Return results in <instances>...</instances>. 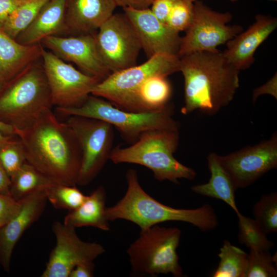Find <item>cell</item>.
<instances>
[{
  "label": "cell",
  "instance_id": "b9f144b4",
  "mask_svg": "<svg viewBox=\"0 0 277 277\" xmlns=\"http://www.w3.org/2000/svg\"><path fill=\"white\" fill-rule=\"evenodd\" d=\"M13 136L16 135H7L0 132V147L15 140Z\"/></svg>",
  "mask_w": 277,
  "mask_h": 277
},
{
  "label": "cell",
  "instance_id": "603a6c76",
  "mask_svg": "<svg viewBox=\"0 0 277 277\" xmlns=\"http://www.w3.org/2000/svg\"><path fill=\"white\" fill-rule=\"evenodd\" d=\"M106 192L100 186L92 191L75 210L69 211L63 223L73 228L91 226L108 231L110 226L106 215Z\"/></svg>",
  "mask_w": 277,
  "mask_h": 277
},
{
  "label": "cell",
  "instance_id": "277c9868",
  "mask_svg": "<svg viewBox=\"0 0 277 277\" xmlns=\"http://www.w3.org/2000/svg\"><path fill=\"white\" fill-rule=\"evenodd\" d=\"M179 142V131H147L130 146L112 148L109 160L116 164L130 163L144 166L152 171L157 181L167 180L179 184V179L192 181L196 175L193 169L182 164L174 157Z\"/></svg>",
  "mask_w": 277,
  "mask_h": 277
},
{
  "label": "cell",
  "instance_id": "44dd1931",
  "mask_svg": "<svg viewBox=\"0 0 277 277\" xmlns=\"http://www.w3.org/2000/svg\"><path fill=\"white\" fill-rule=\"evenodd\" d=\"M66 3V0H49L15 40L23 45H31L41 43L47 36L64 33Z\"/></svg>",
  "mask_w": 277,
  "mask_h": 277
},
{
  "label": "cell",
  "instance_id": "7bdbcfd3",
  "mask_svg": "<svg viewBox=\"0 0 277 277\" xmlns=\"http://www.w3.org/2000/svg\"><path fill=\"white\" fill-rule=\"evenodd\" d=\"M4 86V85L3 84V83L2 82V81L0 80V94L3 89Z\"/></svg>",
  "mask_w": 277,
  "mask_h": 277
},
{
  "label": "cell",
  "instance_id": "5bb4252c",
  "mask_svg": "<svg viewBox=\"0 0 277 277\" xmlns=\"http://www.w3.org/2000/svg\"><path fill=\"white\" fill-rule=\"evenodd\" d=\"M52 230L56 245L51 251L42 277H69L77 264L93 262L105 252L100 244L82 241L75 228L63 223L55 221Z\"/></svg>",
  "mask_w": 277,
  "mask_h": 277
},
{
  "label": "cell",
  "instance_id": "d590c367",
  "mask_svg": "<svg viewBox=\"0 0 277 277\" xmlns=\"http://www.w3.org/2000/svg\"><path fill=\"white\" fill-rule=\"evenodd\" d=\"M25 0H0V29L10 14Z\"/></svg>",
  "mask_w": 277,
  "mask_h": 277
},
{
  "label": "cell",
  "instance_id": "f35d334b",
  "mask_svg": "<svg viewBox=\"0 0 277 277\" xmlns=\"http://www.w3.org/2000/svg\"><path fill=\"white\" fill-rule=\"evenodd\" d=\"M154 0H114L117 7L143 9L149 8Z\"/></svg>",
  "mask_w": 277,
  "mask_h": 277
},
{
  "label": "cell",
  "instance_id": "e575fe53",
  "mask_svg": "<svg viewBox=\"0 0 277 277\" xmlns=\"http://www.w3.org/2000/svg\"><path fill=\"white\" fill-rule=\"evenodd\" d=\"M177 0H154L150 9L155 16L166 24L169 14Z\"/></svg>",
  "mask_w": 277,
  "mask_h": 277
},
{
  "label": "cell",
  "instance_id": "ab89813d",
  "mask_svg": "<svg viewBox=\"0 0 277 277\" xmlns=\"http://www.w3.org/2000/svg\"><path fill=\"white\" fill-rule=\"evenodd\" d=\"M11 179L0 162V193L10 195Z\"/></svg>",
  "mask_w": 277,
  "mask_h": 277
},
{
  "label": "cell",
  "instance_id": "8992f818",
  "mask_svg": "<svg viewBox=\"0 0 277 277\" xmlns=\"http://www.w3.org/2000/svg\"><path fill=\"white\" fill-rule=\"evenodd\" d=\"M62 115L81 116L106 122L114 127L122 138L131 144L144 132L152 130L179 131L180 125L172 117L173 109L168 104L154 112H135L121 109L108 101L90 94L84 104L75 108L56 107Z\"/></svg>",
  "mask_w": 277,
  "mask_h": 277
},
{
  "label": "cell",
  "instance_id": "4dcf8cb0",
  "mask_svg": "<svg viewBox=\"0 0 277 277\" xmlns=\"http://www.w3.org/2000/svg\"><path fill=\"white\" fill-rule=\"evenodd\" d=\"M245 277H276V253L272 255L270 250L249 248Z\"/></svg>",
  "mask_w": 277,
  "mask_h": 277
},
{
  "label": "cell",
  "instance_id": "cb8c5ba5",
  "mask_svg": "<svg viewBox=\"0 0 277 277\" xmlns=\"http://www.w3.org/2000/svg\"><path fill=\"white\" fill-rule=\"evenodd\" d=\"M171 93V86L167 76L155 75L149 77L134 94L136 112H154L163 109L169 104Z\"/></svg>",
  "mask_w": 277,
  "mask_h": 277
},
{
  "label": "cell",
  "instance_id": "4fadbf2b",
  "mask_svg": "<svg viewBox=\"0 0 277 277\" xmlns=\"http://www.w3.org/2000/svg\"><path fill=\"white\" fill-rule=\"evenodd\" d=\"M219 159L236 190L247 187L268 171L276 168V133L254 145L219 155Z\"/></svg>",
  "mask_w": 277,
  "mask_h": 277
},
{
  "label": "cell",
  "instance_id": "9a60e30c",
  "mask_svg": "<svg viewBox=\"0 0 277 277\" xmlns=\"http://www.w3.org/2000/svg\"><path fill=\"white\" fill-rule=\"evenodd\" d=\"M96 33L68 36L51 35L41 43L65 62L75 64L83 73L103 81L111 72L100 53Z\"/></svg>",
  "mask_w": 277,
  "mask_h": 277
},
{
  "label": "cell",
  "instance_id": "4316f807",
  "mask_svg": "<svg viewBox=\"0 0 277 277\" xmlns=\"http://www.w3.org/2000/svg\"><path fill=\"white\" fill-rule=\"evenodd\" d=\"M49 0H25L9 16L2 30L15 39L34 19Z\"/></svg>",
  "mask_w": 277,
  "mask_h": 277
},
{
  "label": "cell",
  "instance_id": "ffe728a7",
  "mask_svg": "<svg viewBox=\"0 0 277 277\" xmlns=\"http://www.w3.org/2000/svg\"><path fill=\"white\" fill-rule=\"evenodd\" d=\"M41 43L25 45L0 29V80L4 85L19 74L30 64L41 59Z\"/></svg>",
  "mask_w": 277,
  "mask_h": 277
},
{
  "label": "cell",
  "instance_id": "8d00e7d4",
  "mask_svg": "<svg viewBox=\"0 0 277 277\" xmlns=\"http://www.w3.org/2000/svg\"><path fill=\"white\" fill-rule=\"evenodd\" d=\"M270 94L277 98V75L276 73L266 83L254 90L252 101L255 102L257 98L262 94Z\"/></svg>",
  "mask_w": 277,
  "mask_h": 277
},
{
  "label": "cell",
  "instance_id": "d4e9b609",
  "mask_svg": "<svg viewBox=\"0 0 277 277\" xmlns=\"http://www.w3.org/2000/svg\"><path fill=\"white\" fill-rule=\"evenodd\" d=\"M10 193L16 201L38 191H44L54 183L33 166L26 163L11 179Z\"/></svg>",
  "mask_w": 277,
  "mask_h": 277
},
{
  "label": "cell",
  "instance_id": "ba28073f",
  "mask_svg": "<svg viewBox=\"0 0 277 277\" xmlns=\"http://www.w3.org/2000/svg\"><path fill=\"white\" fill-rule=\"evenodd\" d=\"M180 57L160 53L145 63L111 73L93 88L91 94L102 97L114 106L126 111L136 112L134 94L149 77L167 76L180 70Z\"/></svg>",
  "mask_w": 277,
  "mask_h": 277
},
{
  "label": "cell",
  "instance_id": "d6986e66",
  "mask_svg": "<svg viewBox=\"0 0 277 277\" xmlns=\"http://www.w3.org/2000/svg\"><path fill=\"white\" fill-rule=\"evenodd\" d=\"M116 7L114 0H66L64 33L76 35L96 32Z\"/></svg>",
  "mask_w": 277,
  "mask_h": 277
},
{
  "label": "cell",
  "instance_id": "74e56055",
  "mask_svg": "<svg viewBox=\"0 0 277 277\" xmlns=\"http://www.w3.org/2000/svg\"><path fill=\"white\" fill-rule=\"evenodd\" d=\"M93 262H85L77 264L71 271L69 277H92L94 275Z\"/></svg>",
  "mask_w": 277,
  "mask_h": 277
},
{
  "label": "cell",
  "instance_id": "ee69618b",
  "mask_svg": "<svg viewBox=\"0 0 277 277\" xmlns=\"http://www.w3.org/2000/svg\"><path fill=\"white\" fill-rule=\"evenodd\" d=\"M191 1H192L193 2H194L196 1H198V0H191ZM230 1H231V2H235V1H238V0H230Z\"/></svg>",
  "mask_w": 277,
  "mask_h": 277
},
{
  "label": "cell",
  "instance_id": "ac0fdd59",
  "mask_svg": "<svg viewBox=\"0 0 277 277\" xmlns=\"http://www.w3.org/2000/svg\"><path fill=\"white\" fill-rule=\"evenodd\" d=\"M255 22L226 43L223 52L228 61L239 71L249 68L254 62V54L277 26V19L259 14Z\"/></svg>",
  "mask_w": 277,
  "mask_h": 277
},
{
  "label": "cell",
  "instance_id": "60d3db41",
  "mask_svg": "<svg viewBox=\"0 0 277 277\" xmlns=\"http://www.w3.org/2000/svg\"><path fill=\"white\" fill-rule=\"evenodd\" d=\"M0 132L7 135H16L15 127L1 120H0Z\"/></svg>",
  "mask_w": 277,
  "mask_h": 277
},
{
  "label": "cell",
  "instance_id": "e0dca14e",
  "mask_svg": "<svg viewBox=\"0 0 277 277\" xmlns=\"http://www.w3.org/2000/svg\"><path fill=\"white\" fill-rule=\"evenodd\" d=\"M14 216L0 228V264L9 272L13 249L24 232L42 214L47 201L44 191H38L19 200Z\"/></svg>",
  "mask_w": 277,
  "mask_h": 277
},
{
  "label": "cell",
  "instance_id": "f6af8a7d",
  "mask_svg": "<svg viewBox=\"0 0 277 277\" xmlns=\"http://www.w3.org/2000/svg\"><path fill=\"white\" fill-rule=\"evenodd\" d=\"M269 1H276L277 0H269Z\"/></svg>",
  "mask_w": 277,
  "mask_h": 277
},
{
  "label": "cell",
  "instance_id": "3957f363",
  "mask_svg": "<svg viewBox=\"0 0 277 277\" xmlns=\"http://www.w3.org/2000/svg\"><path fill=\"white\" fill-rule=\"evenodd\" d=\"M126 179L127 188L125 195L114 205L106 208L109 221L127 220L137 225L141 230L169 221L190 223L203 232L218 226V217L211 205L205 204L196 209L174 208L149 195L141 187L135 170L128 169Z\"/></svg>",
  "mask_w": 277,
  "mask_h": 277
},
{
  "label": "cell",
  "instance_id": "d6a6232c",
  "mask_svg": "<svg viewBox=\"0 0 277 277\" xmlns=\"http://www.w3.org/2000/svg\"><path fill=\"white\" fill-rule=\"evenodd\" d=\"M194 2L191 0H177L172 7L166 24L178 31H186L193 16Z\"/></svg>",
  "mask_w": 277,
  "mask_h": 277
},
{
  "label": "cell",
  "instance_id": "83f0119b",
  "mask_svg": "<svg viewBox=\"0 0 277 277\" xmlns=\"http://www.w3.org/2000/svg\"><path fill=\"white\" fill-rule=\"evenodd\" d=\"M47 200L56 209L71 211L78 208L86 200L84 194L76 186L53 183L45 190Z\"/></svg>",
  "mask_w": 277,
  "mask_h": 277
},
{
  "label": "cell",
  "instance_id": "5b68a950",
  "mask_svg": "<svg viewBox=\"0 0 277 277\" xmlns=\"http://www.w3.org/2000/svg\"><path fill=\"white\" fill-rule=\"evenodd\" d=\"M41 59L6 84L0 94V120L16 129L28 127L43 110L53 106Z\"/></svg>",
  "mask_w": 277,
  "mask_h": 277
},
{
  "label": "cell",
  "instance_id": "8fae6325",
  "mask_svg": "<svg viewBox=\"0 0 277 277\" xmlns=\"http://www.w3.org/2000/svg\"><path fill=\"white\" fill-rule=\"evenodd\" d=\"M42 60L52 105L56 107L82 106L95 86L102 81L76 69L44 47Z\"/></svg>",
  "mask_w": 277,
  "mask_h": 277
},
{
  "label": "cell",
  "instance_id": "9c48e42d",
  "mask_svg": "<svg viewBox=\"0 0 277 277\" xmlns=\"http://www.w3.org/2000/svg\"><path fill=\"white\" fill-rule=\"evenodd\" d=\"M76 137L82 151L77 185L86 186L99 174L112 149L113 126L97 119L72 115L65 122Z\"/></svg>",
  "mask_w": 277,
  "mask_h": 277
},
{
  "label": "cell",
  "instance_id": "f1b7e54d",
  "mask_svg": "<svg viewBox=\"0 0 277 277\" xmlns=\"http://www.w3.org/2000/svg\"><path fill=\"white\" fill-rule=\"evenodd\" d=\"M238 217V241L247 247L263 250H270L273 246V242L268 239L267 234L262 230L254 219L246 216L240 212Z\"/></svg>",
  "mask_w": 277,
  "mask_h": 277
},
{
  "label": "cell",
  "instance_id": "7402d4cb",
  "mask_svg": "<svg viewBox=\"0 0 277 277\" xmlns=\"http://www.w3.org/2000/svg\"><path fill=\"white\" fill-rule=\"evenodd\" d=\"M208 167L211 175L208 182L194 185L191 190L196 194L221 200L236 213H240L235 199V188L233 182L221 164L219 155L214 152L207 156Z\"/></svg>",
  "mask_w": 277,
  "mask_h": 277
},
{
  "label": "cell",
  "instance_id": "7c38bea8",
  "mask_svg": "<svg viewBox=\"0 0 277 277\" xmlns=\"http://www.w3.org/2000/svg\"><path fill=\"white\" fill-rule=\"evenodd\" d=\"M97 47L105 65L111 73L136 65L142 47L125 14L113 13L96 33Z\"/></svg>",
  "mask_w": 277,
  "mask_h": 277
},
{
  "label": "cell",
  "instance_id": "836d02e7",
  "mask_svg": "<svg viewBox=\"0 0 277 277\" xmlns=\"http://www.w3.org/2000/svg\"><path fill=\"white\" fill-rule=\"evenodd\" d=\"M21 206L10 195L0 193V228L8 223L17 212Z\"/></svg>",
  "mask_w": 277,
  "mask_h": 277
},
{
  "label": "cell",
  "instance_id": "1f68e13d",
  "mask_svg": "<svg viewBox=\"0 0 277 277\" xmlns=\"http://www.w3.org/2000/svg\"><path fill=\"white\" fill-rule=\"evenodd\" d=\"M0 162L10 179L27 162L19 139L0 147Z\"/></svg>",
  "mask_w": 277,
  "mask_h": 277
},
{
  "label": "cell",
  "instance_id": "30bf717a",
  "mask_svg": "<svg viewBox=\"0 0 277 277\" xmlns=\"http://www.w3.org/2000/svg\"><path fill=\"white\" fill-rule=\"evenodd\" d=\"M232 19L229 12L212 10L202 2H194L193 16L190 25L181 37L178 56L197 51L217 52L216 47L226 43L243 31L239 25H227Z\"/></svg>",
  "mask_w": 277,
  "mask_h": 277
},
{
  "label": "cell",
  "instance_id": "2e32d148",
  "mask_svg": "<svg viewBox=\"0 0 277 277\" xmlns=\"http://www.w3.org/2000/svg\"><path fill=\"white\" fill-rule=\"evenodd\" d=\"M123 9L148 58L160 53L178 56L182 37L179 32L160 21L150 8Z\"/></svg>",
  "mask_w": 277,
  "mask_h": 277
},
{
  "label": "cell",
  "instance_id": "52a82bcc",
  "mask_svg": "<svg viewBox=\"0 0 277 277\" xmlns=\"http://www.w3.org/2000/svg\"><path fill=\"white\" fill-rule=\"evenodd\" d=\"M181 230L177 227H165L158 224L141 230L137 239L127 250L134 274L156 276L171 273L183 276L177 253Z\"/></svg>",
  "mask_w": 277,
  "mask_h": 277
},
{
  "label": "cell",
  "instance_id": "f546056e",
  "mask_svg": "<svg viewBox=\"0 0 277 277\" xmlns=\"http://www.w3.org/2000/svg\"><path fill=\"white\" fill-rule=\"evenodd\" d=\"M254 220L266 234L277 231V193L262 196L253 207Z\"/></svg>",
  "mask_w": 277,
  "mask_h": 277
},
{
  "label": "cell",
  "instance_id": "7a4b0ae2",
  "mask_svg": "<svg viewBox=\"0 0 277 277\" xmlns=\"http://www.w3.org/2000/svg\"><path fill=\"white\" fill-rule=\"evenodd\" d=\"M184 80L183 114L198 110L214 115L233 100L239 87V70L220 51H197L180 57Z\"/></svg>",
  "mask_w": 277,
  "mask_h": 277
},
{
  "label": "cell",
  "instance_id": "484cf974",
  "mask_svg": "<svg viewBox=\"0 0 277 277\" xmlns=\"http://www.w3.org/2000/svg\"><path fill=\"white\" fill-rule=\"evenodd\" d=\"M220 262L213 277H245L248 253L225 240L217 254Z\"/></svg>",
  "mask_w": 277,
  "mask_h": 277
},
{
  "label": "cell",
  "instance_id": "6da1fadb",
  "mask_svg": "<svg viewBox=\"0 0 277 277\" xmlns=\"http://www.w3.org/2000/svg\"><path fill=\"white\" fill-rule=\"evenodd\" d=\"M16 129L27 163L53 182L77 185L82 151L71 129L51 108L43 110L25 128Z\"/></svg>",
  "mask_w": 277,
  "mask_h": 277
}]
</instances>
